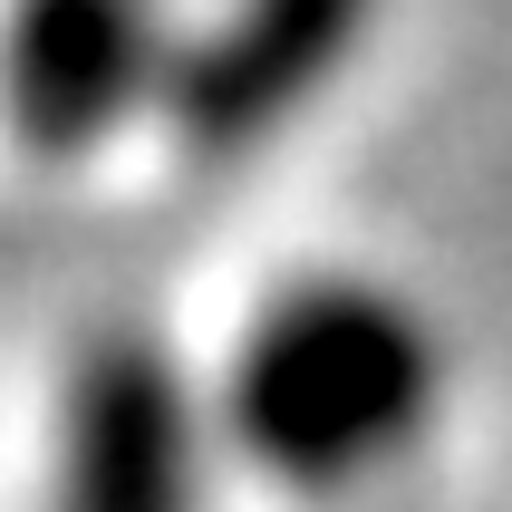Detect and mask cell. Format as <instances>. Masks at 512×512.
Masks as SVG:
<instances>
[{
	"label": "cell",
	"instance_id": "cell-1",
	"mask_svg": "<svg viewBox=\"0 0 512 512\" xmlns=\"http://www.w3.org/2000/svg\"><path fill=\"white\" fill-rule=\"evenodd\" d=\"M445 406V339L387 281L310 271L261 300L223 368V435L271 493L348 503L426 445Z\"/></svg>",
	"mask_w": 512,
	"mask_h": 512
},
{
	"label": "cell",
	"instance_id": "cell-2",
	"mask_svg": "<svg viewBox=\"0 0 512 512\" xmlns=\"http://www.w3.org/2000/svg\"><path fill=\"white\" fill-rule=\"evenodd\" d=\"M203 484H213V426L174 348L136 329L78 348L58 387L49 512H203Z\"/></svg>",
	"mask_w": 512,
	"mask_h": 512
},
{
	"label": "cell",
	"instance_id": "cell-3",
	"mask_svg": "<svg viewBox=\"0 0 512 512\" xmlns=\"http://www.w3.org/2000/svg\"><path fill=\"white\" fill-rule=\"evenodd\" d=\"M155 0H10L0 10V116L39 165H68L165 87Z\"/></svg>",
	"mask_w": 512,
	"mask_h": 512
},
{
	"label": "cell",
	"instance_id": "cell-4",
	"mask_svg": "<svg viewBox=\"0 0 512 512\" xmlns=\"http://www.w3.org/2000/svg\"><path fill=\"white\" fill-rule=\"evenodd\" d=\"M358 39H368V0H232L165 78L184 155L223 165V155H252L261 136H281L348 68Z\"/></svg>",
	"mask_w": 512,
	"mask_h": 512
}]
</instances>
